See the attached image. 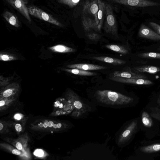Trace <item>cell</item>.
Instances as JSON below:
<instances>
[{
  "mask_svg": "<svg viewBox=\"0 0 160 160\" xmlns=\"http://www.w3.org/2000/svg\"><path fill=\"white\" fill-rule=\"evenodd\" d=\"M105 4L102 0H88L82 10V23L85 30L100 31L105 18Z\"/></svg>",
  "mask_w": 160,
  "mask_h": 160,
  "instance_id": "1",
  "label": "cell"
},
{
  "mask_svg": "<svg viewBox=\"0 0 160 160\" xmlns=\"http://www.w3.org/2000/svg\"><path fill=\"white\" fill-rule=\"evenodd\" d=\"M65 125L62 122L48 119L36 121L32 125L33 129L48 131H58L62 129Z\"/></svg>",
  "mask_w": 160,
  "mask_h": 160,
  "instance_id": "2",
  "label": "cell"
},
{
  "mask_svg": "<svg viewBox=\"0 0 160 160\" xmlns=\"http://www.w3.org/2000/svg\"><path fill=\"white\" fill-rule=\"evenodd\" d=\"M73 108V105L70 100L58 98L54 103L53 110L50 115L57 116L66 115L70 113Z\"/></svg>",
  "mask_w": 160,
  "mask_h": 160,
  "instance_id": "3",
  "label": "cell"
},
{
  "mask_svg": "<svg viewBox=\"0 0 160 160\" xmlns=\"http://www.w3.org/2000/svg\"><path fill=\"white\" fill-rule=\"evenodd\" d=\"M105 20L104 29L107 33L117 36V26L116 19L111 6L105 4Z\"/></svg>",
  "mask_w": 160,
  "mask_h": 160,
  "instance_id": "4",
  "label": "cell"
},
{
  "mask_svg": "<svg viewBox=\"0 0 160 160\" xmlns=\"http://www.w3.org/2000/svg\"><path fill=\"white\" fill-rule=\"evenodd\" d=\"M28 8L29 13L32 16L57 26L61 27H63V25L53 17L38 7L31 6Z\"/></svg>",
  "mask_w": 160,
  "mask_h": 160,
  "instance_id": "5",
  "label": "cell"
},
{
  "mask_svg": "<svg viewBox=\"0 0 160 160\" xmlns=\"http://www.w3.org/2000/svg\"><path fill=\"white\" fill-rule=\"evenodd\" d=\"M96 92L99 98L102 99L109 100L112 101L120 100L127 103L133 100L131 97L109 90H98Z\"/></svg>",
  "mask_w": 160,
  "mask_h": 160,
  "instance_id": "6",
  "label": "cell"
},
{
  "mask_svg": "<svg viewBox=\"0 0 160 160\" xmlns=\"http://www.w3.org/2000/svg\"><path fill=\"white\" fill-rule=\"evenodd\" d=\"M115 2L124 5L138 7L157 6L160 3L149 0H112Z\"/></svg>",
  "mask_w": 160,
  "mask_h": 160,
  "instance_id": "7",
  "label": "cell"
},
{
  "mask_svg": "<svg viewBox=\"0 0 160 160\" xmlns=\"http://www.w3.org/2000/svg\"><path fill=\"white\" fill-rule=\"evenodd\" d=\"M13 8L18 11L30 22H31L28 8L24 0H6Z\"/></svg>",
  "mask_w": 160,
  "mask_h": 160,
  "instance_id": "8",
  "label": "cell"
},
{
  "mask_svg": "<svg viewBox=\"0 0 160 160\" xmlns=\"http://www.w3.org/2000/svg\"><path fill=\"white\" fill-rule=\"evenodd\" d=\"M19 89L20 86L18 83H12L8 85L1 91L0 98L15 97L18 94Z\"/></svg>",
  "mask_w": 160,
  "mask_h": 160,
  "instance_id": "9",
  "label": "cell"
},
{
  "mask_svg": "<svg viewBox=\"0 0 160 160\" xmlns=\"http://www.w3.org/2000/svg\"><path fill=\"white\" fill-rule=\"evenodd\" d=\"M138 36L141 38L154 40H160V36L144 24L139 28Z\"/></svg>",
  "mask_w": 160,
  "mask_h": 160,
  "instance_id": "10",
  "label": "cell"
},
{
  "mask_svg": "<svg viewBox=\"0 0 160 160\" xmlns=\"http://www.w3.org/2000/svg\"><path fill=\"white\" fill-rule=\"evenodd\" d=\"M110 79L118 82L137 85H148L153 84L151 81L142 78H126L112 77L110 78Z\"/></svg>",
  "mask_w": 160,
  "mask_h": 160,
  "instance_id": "11",
  "label": "cell"
},
{
  "mask_svg": "<svg viewBox=\"0 0 160 160\" xmlns=\"http://www.w3.org/2000/svg\"><path fill=\"white\" fill-rule=\"evenodd\" d=\"M66 67L69 68L78 69L86 71L102 70L107 68L103 66L88 63L70 64Z\"/></svg>",
  "mask_w": 160,
  "mask_h": 160,
  "instance_id": "12",
  "label": "cell"
},
{
  "mask_svg": "<svg viewBox=\"0 0 160 160\" xmlns=\"http://www.w3.org/2000/svg\"><path fill=\"white\" fill-rule=\"evenodd\" d=\"M92 58L101 62L110 63L114 65H120L125 64V61L118 58H110L104 56H94Z\"/></svg>",
  "mask_w": 160,
  "mask_h": 160,
  "instance_id": "13",
  "label": "cell"
},
{
  "mask_svg": "<svg viewBox=\"0 0 160 160\" xmlns=\"http://www.w3.org/2000/svg\"><path fill=\"white\" fill-rule=\"evenodd\" d=\"M3 16L10 24L18 28L20 26V22L17 17L9 11H6L3 14Z\"/></svg>",
  "mask_w": 160,
  "mask_h": 160,
  "instance_id": "14",
  "label": "cell"
},
{
  "mask_svg": "<svg viewBox=\"0 0 160 160\" xmlns=\"http://www.w3.org/2000/svg\"><path fill=\"white\" fill-rule=\"evenodd\" d=\"M49 49L54 52L59 53H68L75 52L76 50L66 46L58 44L49 47Z\"/></svg>",
  "mask_w": 160,
  "mask_h": 160,
  "instance_id": "15",
  "label": "cell"
},
{
  "mask_svg": "<svg viewBox=\"0 0 160 160\" xmlns=\"http://www.w3.org/2000/svg\"><path fill=\"white\" fill-rule=\"evenodd\" d=\"M16 100L15 97L0 98V111L2 112L11 106Z\"/></svg>",
  "mask_w": 160,
  "mask_h": 160,
  "instance_id": "16",
  "label": "cell"
},
{
  "mask_svg": "<svg viewBox=\"0 0 160 160\" xmlns=\"http://www.w3.org/2000/svg\"><path fill=\"white\" fill-rule=\"evenodd\" d=\"M114 77H118L126 78H143L144 77L139 75L126 72H122L120 71H115L113 73Z\"/></svg>",
  "mask_w": 160,
  "mask_h": 160,
  "instance_id": "17",
  "label": "cell"
},
{
  "mask_svg": "<svg viewBox=\"0 0 160 160\" xmlns=\"http://www.w3.org/2000/svg\"><path fill=\"white\" fill-rule=\"evenodd\" d=\"M63 70L68 72L80 76H94L97 74V73L95 72L78 69L64 68L63 69Z\"/></svg>",
  "mask_w": 160,
  "mask_h": 160,
  "instance_id": "18",
  "label": "cell"
},
{
  "mask_svg": "<svg viewBox=\"0 0 160 160\" xmlns=\"http://www.w3.org/2000/svg\"><path fill=\"white\" fill-rule=\"evenodd\" d=\"M135 69L138 72H148L153 74L160 71V68L153 66H142L136 67Z\"/></svg>",
  "mask_w": 160,
  "mask_h": 160,
  "instance_id": "19",
  "label": "cell"
},
{
  "mask_svg": "<svg viewBox=\"0 0 160 160\" xmlns=\"http://www.w3.org/2000/svg\"><path fill=\"white\" fill-rule=\"evenodd\" d=\"M137 123V120L132 122L122 134L123 139L125 140L128 138L135 131Z\"/></svg>",
  "mask_w": 160,
  "mask_h": 160,
  "instance_id": "20",
  "label": "cell"
},
{
  "mask_svg": "<svg viewBox=\"0 0 160 160\" xmlns=\"http://www.w3.org/2000/svg\"><path fill=\"white\" fill-rule=\"evenodd\" d=\"M141 151L144 153H150L160 151V143H156L141 147Z\"/></svg>",
  "mask_w": 160,
  "mask_h": 160,
  "instance_id": "21",
  "label": "cell"
},
{
  "mask_svg": "<svg viewBox=\"0 0 160 160\" xmlns=\"http://www.w3.org/2000/svg\"><path fill=\"white\" fill-rule=\"evenodd\" d=\"M28 137L23 136L19 138L15 141L14 142V146L19 150L22 151L26 148L27 146Z\"/></svg>",
  "mask_w": 160,
  "mask_h": 160,
  "instance_id": "22",
  "label": "cell"
},
{
  "mask_svg": "<svg viewBox=\"0 0 160 160\" xmlns=\"http://www.w3.org/2000/svg\"><path fill=\"white\" fill-rule=\"evenodd\" d=\"M106 47L114 52L122 54H127L128 51L123 46L114 44H108L105 46Z\"/></svg>",
  "mask_w": 160,
  "mask_h": 160,
  "instance_id": "23",
  "label": "cell"
},
{
  "mask_svg": "<svg viewBox=\"0 0 160 160\" xmlns=\"http://www.w3.org/2000/svg\"><path fill=\"white\" fill-rule=\"evenodd\" d=\"M142 122L146 127H150L152 125V121L149 114L146 112H143L142 115Z\"/></svg>",
  "mask_w": 160,
  "mask_h": 160,
  "instance_id": "24",
  "label": "cell"
},
{
  "mask_svg": "<svg viewBox=\"0 0 160 160\" xmlns=\"http://www.w3.org/2000/svg\"><path fill=\"white\" fill-rule=\"evenodd\" d=\"M18 59V58L13 54L3 52H1L0 53L1 61H10Z\"/></svg>",
  "mask_w": 160,
  "mask_h": 160,
  "instance_id": "25",
  "label": "cell"
},
{
  "mask_svg": "<svg viewBox=\"0 0 160 160\" xmlns=\"http://www.w3.org/2000/svg\"><path fill=\"white\" fill-rule=\"evenodd\" d=\"M139 56L142 58L160 59V53H159L146 52L140 54Z\"/></svg>",
  "mask_w": 160,
  "mask_h": 160,
  "instance_id": "26",
  "label": "cell"
},
{
  "mask_svg": "<svg viewBox=\"0 0 160 160\" xmlns=\"http://www.w3.org/2000/svg\"><path fill=\"white\" fill-rule=\"evenodd\" d=\"M80 1V0H58L59 3L68 5L71 8L76 5Z\"/></svg>",
  "mask_w": 160,
  "mask_h": 160,
  "instance_id": "27",
  "label": "cell"
},
{
  "mask_svg": "<svg viewBox=\"0 0 160 160\" xmlns=\"http://www.w3.org/2000/svg\"><path fill=\"white\" fill-rule=\"evenodd\" d=\"M87 36L89 39L93 41L98 40L101 37L99 35L94 33H88Z\"/></svg>",
  "mask_w": 160,
  "mask_h": 160,
  "instance_id": "28",
  "label": "cell"
},
{
  "mask_svg": "<svg viewBox=\"0 0 160 160\" xmlns=\"http://www.w3.org/2000/svg\"><path fill=\"white\" fill-rule=\"evenodd\" d=\"M10 78H5L1 75L0 76V86H4L8 84L10 79Z\"/></svg>",
  "mask_w": 160,
  "mask_h": 160,
  "instance_id": "29",
  "label": "cell"
},
{
  "mask_svg": "<svg viewBox=\"0 0 160 160\" xmlns=\"http://www.w3.org/2000/svg\"><path fill=\"white\" fill-rule=\"evenodd\" d=\"M149 25L160 36V25L153 22H150Z\"/></svg>",
  "mask_w": 160,
  "mask_h": 160,
  "instance_id": "30",
  "label": "cell"
},
{
  "mask_svg": "<svg viewBox=\"0 0 160 160\" xmlns=\"http://www.w3.org/2000/svg\"><path fill=\"white\" fill-rule=\"evenodd\" d=\"M72 104L73 106L77 109H80L82 107V104L79 101L75 100Z\"/></svg>",
  "mask_w": 160,
  "mask_h": 160,
  "instance_id": "31",
  "label": "cell"
},
{
  "mask_svg": "<svg viewBox=\"0 0 160 160\" xmlns=\"http://www.w3.org/2000/svg\"><path fill=\"white\" fill-rule=\"evenodd\" d=\"M34 154L37 156L42 157L44 155V152L42 150L38 149L35 151Z\"/></svg>",
  "mask_w": 160,
  "mask_h": 160,
  "instance_id": "32",
  "label": "cell"
},
{
  "mask_svg": "<svg viewBox=\"0 0 160 160\" xmlns=\"http://www.w3.org/2000/svg\"><path fill=\"white\" fill-rule=\"evenodd\" d=\"M15 128L18 132H20L22 130V126L19 123H17L15 124Z\"/></svg>",
  "mask_w": 160,
  "mask_h": 160,
  "instance_id": "33",
  "label": "cell"
},
{
  "mask_svg": "<svg viewBox=\"0 0 160 160\" xmlns=\"http://www.w3.org/2000/svg\"><path fill=\"white\" fill-rule=\"evenodd\" d=\"M14 118L17 120H20L22 118V116L18 113L16 114L14 116Z\"/></svg>",
  "mask_w": 160,
  "mask_h": 160,
  "instance_id": "34",
  "label": "cell"
},
{
  "mask_svg": "<svg viewBox=\"0 0 160 160\" xmlns=\"http://www.w3.org/2000/svg\"><path fill=\"white\" fill-rule=\"evenodd\" d=\"M158 49L160 50V48Z\"/></svg>",
  "mask_w": 160,
  "mask_h": 160,
  "instance_id": "35",
  "label": "cell"
},
{
  "mask_svg": "<svg viewBox=\"0 0 160 160\" xmlns=\"http://www.w3.org/2000/svg\"></svg>",
  "mask_w": 160,
  "mask_h": 160,
  "instance_id": "36",
  "label": "cell"
}]
</instances>
